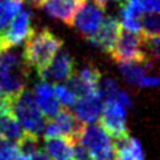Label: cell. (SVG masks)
Wrapping results in <instances>:
<instances>
[{
    "label": "cell",
    "instance_id": "14",
    "mask_svg": "<svg viewBox=\"0 0 160 160\" xmlns=\"http://www.w3.org/2000/svg\"><path fill=\"white\" fill-rule=\"evenodd\" d=\"M33 96L36 100L38 107L40 108V111L43 112V115L46 116V119H51L60 111V103L55 95L53 87L46 80L36 83L33 91Z\"/></svg>",
    "mask_w": 160,
    "mask_h": 160
},
{
    "label": "cell",
    "instance_id": "21",
    "mask_svg": "<svg viewBox=\"0 0 160 160\" xmlns=\"http://www.w3.org/2000/svg\"><path fill=\"white\" fill-rule=\"evenodd\" d=\"M76 75H78V78L82 80L89 89H91V91H99V84H100L102 75H100V71L96 67L88 64V66L83 67L82 69H80Z\"/></svg>",
    "mask_w": 160,
    "mask_h": 160
},
{
    "label": "cell",
    "instance_id": "19",
    "mask_svg": "<svg viewBox=\"0 0 160 160\" xmlns=\"http://www.w3.org/2000/svg\"><path fill=\"white\" fill-rule=\"evenodd\" d=\"M73 144L66 138H52L46 139L44 152L49 160H72Z\"/></svg>",
    "mask_w": 160,
    "mask_h": 160
},
{
    "label": "cell",
    "instance_id": "13",
    "mask_svg": "<svg viewBox=\"0 0 160 160\" xmlns=\"http://www.w3.org/2000/svg\"><path fill=\"white\" fill-rule=\"evenodd\" d=\"M103 99L100 93L91 95L86 98H78L73 104V115L80 120L83 124L95 123L100 118L103 109Z\"/></svg>",
    "mask_w": 160,
    "mask_h": 160
},
{
    "label": "cell",
    "instance_id": "4",
    "mask_svg": "<svg viewBox=\"0 0 160 160\" xmlns=\"http://www.w3.org/2000/svg\"><path fill=\"white\" fill-rule=\"evenodd\" d=\"M86 124H83L78 118L69 111V108H60V111L53 118L48 119L44 127V139L66 138L72 144L78 143L83 133Z\"/></svg>",
    "mask_w": 160,
    "mask_h": 160
},
{
    "label": "cell",
    "instance_id": "23",
    "mask_svg": "<svg viewBox=\"0 0 160 160\" xmlns=\"http://www.w3.org/2000/svg\"><path fill=\"white\" fill-rule=\"evenodd\" d=\"M16 148L19 153L22 155H27V156H32L39 149V140L36 135H32V133H27L24 132L23 136L20 138L16 143Z\"/></svg>",
    "mask_w": 160,
    "mask_h": 160
},
{
    "label": "cell",
    "instance_id": "25",
    "mask_svg": "<svg viewBox=\"0 0 160 160\" xmlns=\"http://www.w3.org/2000/svg\"><path fill=\"white\" fill-rule=\"evenodd\" d=\"M72 160H93V156L82 143L78 142L72 147Z\"/></svg>",
    "mask_w": 160,
    "mask_h": 160
},
{
    "label": "cell",
    "instance_id": "22",
    "mask_svg": "<svg viewBox=\"0 0 160 160\" xmlns=\"http://www.w3.org/2000/svg\"><path fill=\"white\" fill-rule=\"evenodd\" d=\"M159 16L158 13H143L140 20V33L144 38H156L159 36Z\"/></svg>",
    "mask_w": 160,
    "mask_h": 160
},
{
    "label": "cell",
    "instance_id": "2",
    "mask_svg": "<svg viewBox=\"0 0 160 160\" xmlns=\"http://www.w3.org/2000/svg\"><path fill=\"white\" fill-rule=\"evenodd\" d=\"M62 47V39L53 35L49 29H38V31H32L27 38L23 56L28 67L35 68L36 72L40 73L51 63V60Z\"/></svg>",
    "mask_w": 160,
    "mask_h": 160
},
{
    "label": "cell",
    "instance_id": "28",
    "mask_svg": "<svg viewBox=\"0 0 160 160\" xmlns=\"http://www.w3.org/2000/svg\"><path fill=\"white\" fill-rule=\"evenodd\" d=\"M31 160H49V158L47 156V153L44 152V149H38L31 156Z\"/></svg>",
    "mask_w": 160,
    "mask_h": 160
},
{
    "label": "cell",
    "instance_id": "24",
    "mask_svg": "<svg viewBox=\"0 0 160 160\" xmlns=\"http://www.w3.org/2000/svg\"><path fill=\"white\" fill-rule=\"evenodd\" d=\"M53 91H55V95H56V98L59 100V103L62 104L64 108H71L78 99L76 95H75L66 84H62V83L55 84Z\"/></svg>",
    "mask_w": 160,
    "mask_h": 160
},
{
    "label": "cell",
    "instance_id": "6",
    "mask_svg": "<svg viewBox=\"0 0 160 160\" xmlns=\"http://www.w3.org/2000/svg\"><path fill=\"white\" fill-rule=\"evenodd\" d=\"M79 142L92 153L93 159L115 158L112 139L100 124H87Z\"/></svg>",
    "mask_w": 160,
    "mask_h": 160
},
{
    "label": "cell",
    "instance_id": "29",
    "mask_svg": "<svg viewBox=\"0 0 160 160\" xmlns=\"http://www.w3.org/2000/svg\"><path fill=\"white\" fill-rule=\"evenodd\" d=\"M8 106H9V102H8V99L6 98V95L3 93L2 87H0V109L8 108ZM8 109H9V108H8Z\"/></svg>",
    "mask_w": 160,
    "mask_h": 160
},
{
    "label": "cell",
    "instance_id": "18",
    "mask_svg": "<svg viewBox=\"0 0 160 160\" xmlns=\"http://www.w3.org/2000/svg\"><path fill=\"white\" fill-rule=\"evenodd\" d=\"M24 129L20 126L15 115L8 108L0 109V136L9 143H16L23 136Z\"/></svg>",
    "mask_w": 160,
    "mask_h": 160
},
{
    "label": "cell",
    "instance_id": "31",
    "mask_svg": "<svg viewBox=\"0 0 160 160\" xmlns=\"http://www.w3.org/2000/svg\"><path fill=\"white\" fill-rule=\"evenodd\" d=\"M7 143H9V142H7V140H6V139H4L3 136H0V149H2V148H3L4 146H6V144H7Z\"/></svg>",
    "mask_w": 160,
    "mask_h": 160
},
{
    "label": "cell",
    "instance_id": "30",
    "mask_svg": "<svg viewBox=\"0 0 160 160\" xmlns=\"http://www.w3.org/2000/svg\"><path fill=\"white\" fill-rule=\"evenodd\" d=\"M27 2H28L29 4H32L33 7H40L44 2H46V0H27Z\"/></svg>",
    "mask_w": 160,
    "mask_h": 160
},
{
    "label": "cell",
    "instance_id": "26",
    "mask_svg": "<svg viewBox=\"0 0 160 160\" xmlns=\"http://www.w3.org/2000/svg\"><path fill=\"white\" fill-rule=\"evenodd\" d=\"M19 156V151L16 144L7 143L2 149H0V160H16Z\"/></svg>",
    "mask_w": 160,
    "mask_h": 160
},
{
    "label": "cell",
    "instance_id": "11",
    "mask_svg": "<svg viewBox=\"0 0 160 160\" xmlns=\"http://www.w3.org/2000/svg\"><path fill=\"white\" fill-rule=\"evenodd\" d=\"M73 59L68 51L60 48L59 52L55 55V58L51 60V63L43 69L40 73H38L43 80H52V82H66V80L73 73Z\"/></svg>",
    "mask_w": 160,
    "mask_h": 160
},
{
    "label": "cell",
    "instance_id": "20",
    "mask_svg": "<svg viewBox=\"0 0 160 160\" xmlns=\"http://www.w3.org/2000/svg\"><path fill=\"white\" fill-rule=\"evenodd\" d=\"M23 9V0H0V32Z\"/></svg>",
    "mask_w": 160,
    "mask_h": 160
},
{
    "label": "cell",
    "instance_id": "15",
    "mask_svg": "<svg viewBox=\"0 0 160 160\" xmlns=\"http://www.w3.org/2000/svg\"><path fill=\"white\" fill-rule=\"evenodd\" d=\"M83 0H46L40 8H43L49 16L67 26H72L73 16Z\"/></svg>",
    "mask_w": 160,
    "mask_h": 160
},
{
    "label": "cell",
    "instance_id": "9",
    "mask_svg": "<svg viewBox=\"0 0 160 160\" xmlns=\"http://www.w3.org/2000/svg\"><path fill=\"white\" fill-rule=\"evenodd\" d=\"M32 13L28 9H22L12 22L8 24L3 32H0V42H2L4 49L18 47L23 42H26L33 29H32Z\"/></svg>",
    "mask_w": 160,
    "mask_h": 160
},
{
    "label": "cell",
    "instance_id": "10",
    "mask_svg": "<svg viewBox=\"0 0 160 160\" xmlns=\"http://www.w3.org/2000/svg\"><path fill=\"white\" fill-rule=\"evenodd\" d=\"M123 78L129 84L142 88H152L159 84L158 75L151 73L152 64L146 62H122L118 63Z\"/></svg>",
    "mask_w": 160,
    "mask_h": 160
},
{
    "label": "cell",
    "instance_id": "32",
    "mask_svg": "<svg viewBox=\"0 0 160 160\" xmlns=\"http://www.w3.org/2000/svg\"><path fill=\"white\" fill-rule=\"evenodd\" d=\"M118 2H120V3H124V2H127V0H118Z\"/></svg>",
    "mask_w": 160,
    "mask_h": 160
},
{
    "label": "cell",
    "instance_id": "7",
    "mask_svg": "<svg viewBox=\"0 0 160 160\" xmlns=\"http://www.w3.org/2000/svg\"><path fill=\"white\" fill-rule=\"evenodd\" d=\"M143 35L122 29L115 47L109 55L116 63L122 62H146L143 53ZM147 63V62H146Z\"/></svg>",
    "mask_w": 160,
    "mask_h": 160
},
{
    "label": "cell",
    "instance_id": "17",
    "mask_svg": "<svg viewBox=\"0 0 160 160\" xmlns=\"http://www.w3.org/2000/svg\"><path fill=\"white\" fill-rule=\"evenodd\" d=\"M143 8L140 6L139 0H127L122 3V11H120V26L126 31L140 33V20L143 16Z\"/></svg>",
    "mask_w": 160,
    "mask_h": 160
},
{
    "label": "cell",
    "instance_id": "12",
    "mask_svg": "<svg viewBox=\"0 0 160 160\" xmlns=\"http://www.w3.org/2000/svg\"><path fill=\"white\" fill-rule=\"evenodd\" d=\"M122 29L123 28L116 18H113V16L104 18L102 26L98 29L96 35L89 40V43L95 44L100 49H103L104 52L109 53L112 51V48L115 47V44H116Z\"/></svg>",
    "mask_w": 160,
    "mask_h": 160
},
{
    "label": "cell",
    "instance_id": "3",
    "mask_svg": "<svg viewBox=\"0 0 160 160\" xmlns=\"http://www.w3.org/2000/svg\"><path fill=\"white\" fill-rule=\"evenodd\" d=\"M9 111L18 119L24 132L39 136L43 133L47 119L38 107L36 100L31 91L24 89L9 100Z\"/></svg>",
    "mask_w": 160,
    "mask_h": 160
},
{
    "label": "cell",
    "instance_id": "8",
    "mask_svg": "<svg viewBox=\"0 0 160 160\" xmlns=\"http://www.w3.org/2000/svg\"><path fill=\"white\" fill-rule=\"evenodd\" d=\"M100 126L111 138H118L128 133L127 131V108L113 100H107L103 104L100 113Z\"/></svg>",
    "mask_w": 160,
    "mask_h": 160
},
{
    "label": "cell",
    "instance_id": "27",
    "mask_svg": "<svg viewBox=\"0 0 160 160\" xmlns=\"http://www.w3.org/2000/svg\"><path fill=\"white\" fill-rule=\"evenodd\" d=\"M139 3L146 13H159L160 0H139Z\"/></svg>",
    "mask_w": 160,
    "mask_h": 160
},
{
    "label": "cell",
    "instance_id": "5",
    "mask_svg": "<svg viewBox=\"0 0 160 160\" xmlns=\"http://www.w3.org/2000/svg\"><path fill=\"white\" fill-rule=\"evenodd\" d=\"M104 20V8L96 0H83L72 20V27L86 40H91L96 35Z\"/></svg>",
    "mask_w": 160,
    "mask_h": 160
},
{
    "label": "cell",
    "instance_id": "1",
    "mask_svg": "<svg viewBox=\"0 0 160 160\" xmlns=\"http://www.w3.org/2000/svg\"><path fill=\"white\" fill-rule=\"evenodd\" d=\"M29 67L23 52L15 47L0 52V87L8 102L26 89Z\"/></svg>",
    "mask_w": 160,
    "mask_h": 160
},
{
    "label": "cell",
    "instance_id": "16",
    "mask_svg": "<svg viewBox=\"0 0 160 160\" xmlns=\"http://www.w3.org/2000/svg\"><path fill=\"white\" fill-rule=\"evenodd\" d=\"M115 160H144L142 143L128 133L112 139Z\"/></svg>",
    "mask_w": 160,
    "mask_h": 160
}]
</instances>
